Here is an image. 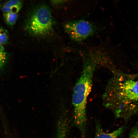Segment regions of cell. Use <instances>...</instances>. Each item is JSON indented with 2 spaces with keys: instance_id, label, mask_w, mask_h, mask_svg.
I'll return each mask as SVG.
<instances>
[{
  "instance_id": "cell-1",
  "label": "cell",
  "mask_w": 138,
  "mask_h": 138,
  "mask_svg": "<svg viewBox=\"0 0 138 138\" xmlns=\"http://www.w3.org/2000/svg\"><path fill=\"white\" fill-rule=\"evenodd\" d=\"M85 60L81 75L74 87L72 98L74 123L82 133L86 131L87 99L91 88L92 77L97 60L88 56Z\"/></svg>"
},
{
  "instance_id": "cell-2",
  "label": "cell",
  "mask_w": 138,
  "mask_h": 138,
  "mask_svg": "<svg viewBox=\"0 0 138 138\" xmlns=\"http://www.w3.org/2000/svg\"><path fill=\"white\" fill-rule=\"evenodd\" d=\"M54 22L51 10L45 5L34 10L27 20L26 29L30 34L38 37L49 34L53 29Z\"/></svg>"
},
{
  "instance_id": "cell-3",
  "label": "cell",
  "mask_w": 138,
  "mask_h": 138,
  "mask_svg": "<svg viewBox=\"0 0 138 138\" xmlns=\"http://www.w3.org/2000/svg\"><path fill=\"white\" fill-rule=\"evenodd\" d=\"M64 27L71 39L78 43L84 41L95 33L97 29L94 25L84 19L68 21Z\"/></svg>"
},
{
  "instance_id": "cell-4",
  "label": "cell",
  "mask_w": 138,
  "mask_h": 138,
  "mask_svg": "<svg viewBox=\"0 0 138 138\" xmlns=\"http://www.w3.org/2000/svg\"><path fill=\"white\" fill-rule=\"evenodd\" d=\"M122 101L138 103V77L127 80L121 86Z\"/></svg>"
},
{
  "instance_id": "cell-5",
  "label": "cell",
  "mask_w": 138,
  "mask_h": 138,
  "mask_svg": "<svg viewBox=\"0 0 138 138\" xmlns=\"http://www.w3.org/2000/svg\"><path fill=\"white\" fill-rule=\"evenodd\" d=\"M124 129L123 127L121 126L110 133H106L103 130L100 124L96 123L95 138H116L122 133Z\"/></svg>"
},
{
  "instance_id": "cell-6",
  "label": "cell",
  "mask_w": 138,
  "mask_h": 138,
  "mask_svg": "<svg viewBox=\"0 0 138 138\" xmlns=\"http://www.w3.org/2000/svg\"><path fill=\"white\" fill-rule=\"evenodd\" d=\"M22 6V2L20 0H12L5 3L2 8L3 13H17Z\"/></svg>"
},
{
  "instance_id": "cell-7",
  "label": "cell",
  "mask_w": 138,
  "mask_h": 138,
  "mask_svg": "<svg viewBox=\"0 0 138 138\" xmlns=\"http://www.w3.org/2000/svg\"><path fill=\"white\" fill-rule=\"evenodd\" d=\"M67 123L66 121L64 120H60L58 122L55 138H66Z\"/></svg>"
},
{
  "instance_id": "cell-8",
  "label": "cell",
  "mask_w": 138,
  "mask_h": 138,
  "mask_svg": "<svg viewBox=\"0 0 138 138\" xmlns=\"http://www.w3.org/2000/svg\"><path fill=\"white\" fill-rule=\"evenodd\" d=\"M3 16L6 22L10 26L15 24L18 17L17 13H3Z\"/></svg>"
},
{
  "instance_id": "cell-9",
  "label": "cell",
  "mask_w": 138,
  "mask_h": 138,
  "mask_svg": "<svg viewBox=\"0 0 138 138\" xmlns=\"http://www.w3.org/2000/svg\"><path fill=\"white\" fill-rule=\"evenodd\" d=\"M7 55L3 45L0 44V71L6 63Z\"/></svg>"
},
{
  "instance_id": "cell-10",
  "label": "cell",
  "mask_w": 138,
  "mask_h": 138,
  "mask_svg": "<svg viewBox=\"0 0 138 138\" xmlns=\"http://www.w3.org/2000/svg\"><path fill=\"white\" fill-rule=\"evenodd\" d=\"M8 39V36L6 31L0 27V44L2 45L6 44Z\"/></svg>"
},
{
  "instance_id": "cell-11",
  "label": "cell",
  "mask_w": 138,
  "mask_h": 138,
  "mask_svg": "<svg viewBox=\"0 0 138 138\" xmlns=\"http://www.w3.org/2000/svg\"><path fill=\"white\" fill-rule=\"evenodd\" d=\"M129 138H138V123L131 130Z\"/></svg>"
},
{
  "instance_id": "cell-12",
  "label": "cell",
  "mask_w": 138,
  "mask_h": 138,
  "mask_svg": "<svg viewBox=\"0 0 138 138\" xmlns=\"http://www.w3.org/2000/svg\"><path fill=\"white\" fill-rule=\"evenodd\" d=\"M118 138V137H117V138Z\"/></svg>"
}]
</instances>
